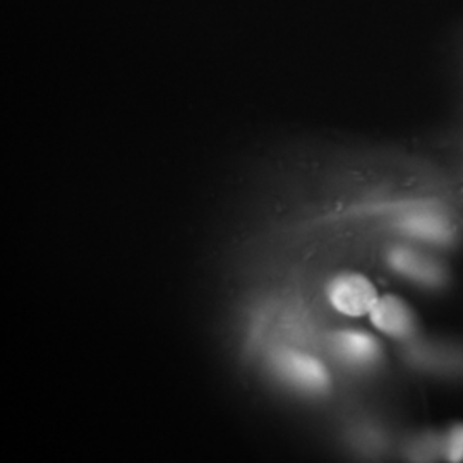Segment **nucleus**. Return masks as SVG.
Returning <instances> with one entry per match:
<instances>
[{
  "mask_svg": "<svg viewBox=\"0 0 463 463\" xmlns=\"http://www.w3.org/2000/svg\"><path fill=\"white\" fill-rule=\"evenodd\" d=\"M328 298L342 315L359 317L371 313L380 296L374 285L363 275L342 273L330 281Z\"/></svg>",
  "mask_w": 463,
  "mask_h": 463,
  "instance_id": "1",
  "label": "nucleus"
},
{
  "mask_svg": "<svg viewBox=\"0 0 463 463\" xmlns=\"http://www.w3.org/2000/svg\"><path fill=\"white\" fill-rule=\"evenodd\" d=\"M335 354L350 365L365 367L374 364L381 355L378 340L363 331H340L333 336Z\"/></svg>",
  "mask_w": 463,
  "mask_h": 463,
  "instance_id": "6",
  "label": "nucleus"
},
{
  "mask_svg": "<svg viewBox=\"0 0 463 463\" xmlns=\"http://www.w3.org/2000/svg\"><path fill=\"white\" fill-rule=\"evenodd\" d=\"M369 317L378 330L400 340L412 336L417 330L414 311L397 296H383L378 298Z\"/></svg>",
  "mask_w": 463,
  "mask_h": 463,
  "instance_id": "4",
  "label": "nucleus"
},
{
  "mask_svg": "<svg viewBox=\"0 0 463 463\" xmlns=\"http://www.w3.org/2000/svg\"><path fill=\"white\" fill-rule=\"evenodd\" d=\"M400 227L417 239L430 244L448 246L457 239L455 223L441 210L420 208L417 212H411L402 220Z\"/></svg>",
  "mask_w": 463,
  "mask_h": 463,
  "instance_id": "5",
  "label": "nucleus"
},
{
  "mask_svg": "<svg viewBox=\"0 0 463 463\" xmlns=\"http://www.w3.org/2000/svg\"><path fill=\"white\" fill-rule=\"evenodd\" d=\"M388 263L397 273L422 287L438 288L443 287L448 280L445 266H441V263H438L428 254L417 252L414 249H390Z\"/></svg>",
  "mask_w": 463,
  "mask_h": 463,
  "instance_id": "3",
  "label": "nucleus"
},
{
  "mask_svg": "<svg viewBox=\"0 0 463 463\" xmlns=\"http://www.w3.org/2000/svg\"><path fill=\"white\" fill-rule=\"evenodd\" d=\"M275 367L281 378L309 393H323L330 386V374L317 359L294 350H285L277 355Z\"/></svg>",
  "mask_w": 463,
  "mask_h": 463,
  "instance_id": "2",
  "label": "nucleus"
},
{
  "mask_svg": "<svg viewBox=\"0 0 463 463\" xmlns=\"http://www.w3.org/2000/svg\"><path fill=\"white\" fill-rule=\"evenodd\" d=\"M441 448H443V453H445L448 462H462L463 424H453L447 430Z\"/></svg>",
  "mask_w": 463,
  "mask_h": 463,
  "instance_id": "7",
  "label": "nucleus"
}]
</instances>
